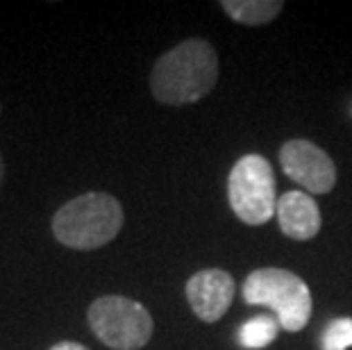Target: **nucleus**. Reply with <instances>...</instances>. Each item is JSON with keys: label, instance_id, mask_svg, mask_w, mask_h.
<instances>
[{"label": "nucleus", "instance_id": "nucleus-9", "mask_svg": "<svg viewBox=\"0 0 352 350\" xmlns=\"http://www.w3.org/2000/svg\"><path fill=\"white\" fill-rule=\"evenodd\" d=\"M223 12L241 25H266L280 17L282 0H223Z\"/></svg>", "mask_w": 352, "mask_h": 350}, {"label": "nucleus", "instance_id": "nucleus-1", "mask_svg": "<svg viewBox=\"0 0 352 350\" xmlns=\"http://www.w3.org/2000/svg\"><path fill=\"white\" fill-rule=\"evenodd\" d=\"M219 80V55L205 39H186L164 53L153 66L151 91L162 105H193Z\"/></svg>", "mask_w": 352, "mask_h": 350}, {"label": "nucleus", "instance_id": "nucleus-6", "mask_svg": "<svg viewBox=\"0 0 352 350\" xmlns=\"http://www.w3.org/2000/svg\"><path fill=\"white\" fill-rule=\"evenodd\" d=\"M282 171L298 187L311 193H329L336 184L332 157L309 139H289L280 148Z\"/></svg>", "mask_w": 352, "mask_h": 350}, {"label": "nucleus", "instance_id": "nucleus-11", "mask_svg": "<svg viewBox=\"0 0 352 350\" xmlns=\"http://www.w3.org/2000/svg\"><path fill=\"white\" fill-rule=\"evenodd\" d=\"M348 348H352V318H336L323 332L320 350H348Z\"/></svg>", "mask_w": 352, "mask_h": 350}, {"label": "nucleus", "instance_id": "nucleus-13", "mask_svg": "<svg viewBox=\"0 0 352 350\" xmlns=\"http://www.w3.org/2000/svg\"><path fill=\"white\" fill-rule=\"evenodd\" d=\"M3 175H5V162H3V155H0V182H3Z\"/></svg>", "mask_w": 352, "mask_h": 350}, {"label": "nucleus", "instance_id": "nucleus-7", "mask_svg": "<svg viewBox=\"0 0 352 350\" xmlns=\"http://www.w3.org/2000/svg\"><path fill=\"white\" fill-rule=\"evenodd\" d=\"M193 314L202 323H216L226 316L234 300V278L223 269H202L193 273L184 287Z\"/></svg>", "mask_w": 352, "mask_h": 350}, {"label": "nucleus", "instance_id": "nucleus-12", "mask_svg": "<svg viewBox=\"0 0 352 350\" xmlns=\"http://www.w3.org/2000/svg\"><path fill=\"white\" fill-rule=\"evenodd\" d=\"M50 350H89V348L78 344V341H59V344H55Z\"/></svg>", "mask_w": 352, "mask_h": 350}, {"label": "nucleus", "instance_id": "nucleus-2", "mask_svg": "<svg viewBox=\"0 0 352 350\" xmlns=\"http://www.w3.org/2000/svg\"><path fill=\"white\" fill-rule=\"evenodd\" d=\"M123 205L104 191H89L69 200L52 216L55 239L73 250H98L123 228Z\"/></svg>", "mask_w": 352, "mask_h": 350}, {"label": "nucleus", "instance_id": "nucleus-10", "mask_svg": "<svg viewBox=\"0 0 352 350\" xmlns=\"http://www.w3.org/2000/svg\"><path fill=\"white\" fill-rule=\"evenodd\" d=\"M277 330H280V323H277L275 318L264 316V314L252 316L250 321L239 330V341L248 350H261L268 344H273V339L277 337Z\"/></svg>", "mask_w": 352, "mask_h": 350}, {"label": "nucleus", "instance_id": "nucleus-3", "mask_svg": "<svg viewBox=\"0 0 352 350\" xmlns=\"http://www.w3.org/2000/svg\"><path fill=\"white\" fill-rule=\"evenodd\" d=\"M243 300L266 305L277 316L282 330L300 332L311 318V292L300 275L277 266L252 271L243 282Z\"/></svg>", "mask_w": 352, "mask_h": 350}, {"label": "nucleus", "instance_id": "nucleus-8", "mask_svg": "<svg viewBox=\"0 0 352 350\" xmlns=\"http://www.w3.org/2000/svg\"><path fill=\"white\" fill-rule=\"evenodd\" d=\"M280 230L294 241H309L320 232V210L307 191H287L277 200Z\"/></svg>", "mask_w": 352, "mask_h": 350}, {"label": "nucleus", "instance_id": "nucleus-4", "mask_svg": "<svg viewBox=\"0 0 352 350\" xmlns=\"http://www.w3.org/2000/svg\"><path fill=\"white\" fill-rule=\"evenodd\" d=\"M87 323L111 350H141L153 339L155 321L144 305L125 296H100L89 305Z\"/></svg>", "mask_w": 352, "mask_h": 350}, {"label": "nucleus", "instance_id": "nucleus-5", "mask_svg": "<svg viewBox=\"0 0 352 350\" xmlns=\"http://www.w3.org/2000/svg\"><path fill=\"white\" fill-rule=\"evenodd\" d=\"M228 200L232 212L245 226H264L275 216V173L261 155H243L230 171Z\"/></svg>", "mask_w": 352, "mask_h": 350}]
</instances>
